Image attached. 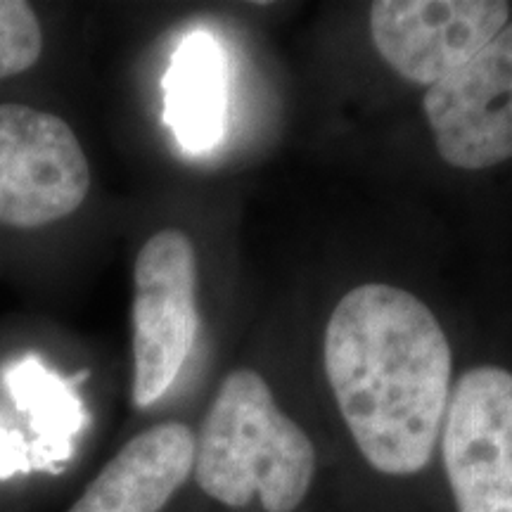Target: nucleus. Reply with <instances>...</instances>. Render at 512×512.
I'll return each mask as SVG.
<instances>
[{"instance_id": "obj_7", "label": "nucleus", "mask_w": 512, "mask_h": 512, "mask_svg": "<svg viewBox=\"0 0 512 512\" xmlns=\"http://www.w3.org/2000/svg\"><path fill=\"white\" fill-rule=\"evenodd\" d=\"M508 17L510 5L501 0H377L368 12L382 60L427 88L470 62Z\"/></svg>"}, {"instance_id": "obj_6", "label": "nucleus", "mask_w": 512, "mask_h": 512, "mask_svg": "<svg viewBox=\"0 0 512 512\" xmlns=\"http://www.w3.org/2000/svg\"><path fill=\"white\" fill-rule=\"evenodd\" d=\"M422 110L448 166L482 171L512 159V24L427 88Z\"/></svg>"}, {"instance_id": "obj_4", "label": "nucleus", "mask_w": 512, "mask_h": 512, "mask_svg": "<svg viewBox=\"0 0 512 512\" xmlns=\"http://www.w3.org/2000/svg\"><path fill=\"white\" fill-rule=\"evenodd\" d=\"M91 190V166L69 124L29 105H0V226L67 219Z\"/></svg>"}, {"instance_id": "obj_8", "label": "nucleus", "mask_w": 512, "mask_h": 512, "mask_svg": "<svg viewBox=\"0 0 512 512\" xmlns=\"http://www.w3.org/2000/svg\"><path fill=\"white\" fill-rule=\"evenodd\" d=\"M195 463V434L164 422L133 437L93 479L69 512H162Z\"/></svg>"}, {"instance_id": "obj_3", "label": "nucleus", "mask_w": 512, "mask_h": 512, "mask_svg": "<svg viewBox=\"0 0 512 512\" xmlns=\"http://www.w3.org/2000/svg\"><path fill=\"white\" fill-rule=\"evenodd\" d=\"M133 403L150 408L181 375L197 325V256L183 230L152 235L133 268Z\"/></svg>"}, {"instance_id": "obj_2", "label": "nucleus", "mask_w": 512, "mask_h": 512, "mask_svg": "<svg viewBox=\"0 0 512 512\" xmlns=\"http://www.w3.org/2000/svg\"><path fill=\"white\" fill-rule=\"evenodd\" d=\"M192 470L204 494L228 508L259 496L266 512H292L311 489L316 448L264 377L233 370L204 415Z\"/></svg>"}, {"instance_id": "obj_10", "label": "nucleus", "mask_w": 512, "mask_h": 512, "mask_svg": "<svg viewBox=\"0 0 512 512\" xmlns=\"http://www.w3.org/2000/svg\"><path fill=\"white\" fill-rule=\"evenodd\" d=\"M5 382L22 411L31 415L36 430L53 446L67 444V434L76 427L79 401L60 377L50 373L36 356H27L5 370Z\"/></svg>"}, {"instance_id": "obj_12", "label": "nucleus", "mask_w": 512, "mask_h": 512, "mask_svg": "<svg viewBox=\"0 0 512 512\" xmlns=\"http://www.w3.org/2000/svg\"><path fill=\"white\" fill-rule=\"evenodd\" d=\"M19 444L22 441H17L15 434L0 430V470L3 472H10L19 463V453H22Z\"/></svg>"}, {"instance_id": "obj_1", "label": "nucleus", "mask_w": 512, "mask_h": 512, "mask_svg": "<svg viewBox=\"0 0 512 512\" xmlns=\"http://www.w3.org/2000/svg\"><path fill=\"white\" fill-rule=\"evenodd\" d=\"M323 358L370 467L392 477L425 470L451 396L453 354L437 316L401 287L358 285L332 311Z\"/></svg>"}, {"instance_id": "obj_11", "label": "nucleus", "mask_w": 512, "mask_h": 512, "mask_svg": "<svg viewBox=\"0 0 512 512\" xmlns=\"http://www.w3.org/2000/svg\"><path fill=\"white\" fill-rule=\"evenodd\" d=\"M43 50L41 24L22 0H0V81L34 67Z\"/></svg>"}, {"instance_id": "obj_9", "label": "nucleus", "mask_w": 512, "mask_h": 512, "mask_svg": "<svg viewBox=\"0 0 512 512\" xmlns=\"http://www.w3.org/2000/svg\"><path fill=\"white\" fill-rule=\"evenodd\" d=\"M166 124L185 150L216 145L226 128V60L204 31L185 38L164 79Z\"/></svg>"}, {"instance_id": "obj_5", "label": "nucleus", "mask_w": 512, "mask_h": 512, "mask_svg": "<svg viewBox=\"0 0 512 512\" xmlns=\"http://www.w3.org/2000/svg\"><path fill=\"white\" fill-rule=\"evenodd\" d=\"M441 453L458 512H512V373L479 366L448 396Z\"/></svg>"}]
</instances>
